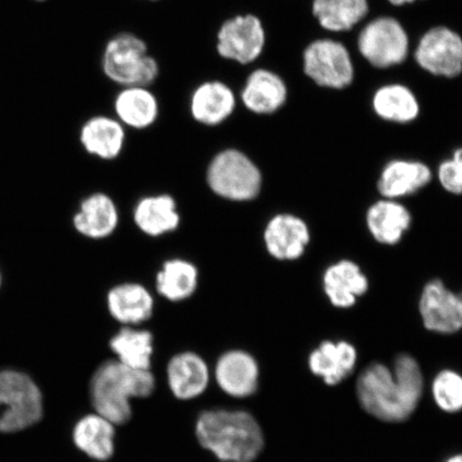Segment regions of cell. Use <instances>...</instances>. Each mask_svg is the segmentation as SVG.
<instances>
[{
	"instance_id": "6da1fadb",
	"label": "cell",
	"mask_w": 462,
	"mask_h": 462,
	"mask_svg": "<svg viewBox=\"0 0 462 462\" xmlns=\"http://www.w3.org/2000/svg\"><path fill=\"white\" fill-rule=\"evenodd\" d=\"M424 392V375L413 356L402 354L393 369L374 363L356 381V396L368 414L386 423H401L417 410Z\"/></svg>"
},
{
	"instance_id": "7a4b0ae2",
	"label": "cell",
	"mask_w": 462,
	"mask_h": 462,
	"mask_svg": "<svg viewBox=\"0 0 462 462\" xmlns=\"http://www.w3.org/2000/svg\"><path fill=\"white\" fill-rule=\"evenodd\" d=\"M195 432L200 446L222 462H253L264 447L262 427L242 410H207L196 421Z\"/></svg>"
},
{
	"instance_id": "3957f363",
	"label": "cell",
	"mask_w": 462,
	"mask_h": 462,
	"mask_svg": "<svg viewBox=\"0 0 462 462\" xmlns=\"http://www.w3.org/2000/svg\"><path fill=\"white\" fill-rule=\"evenodd\" d=\"M154 389L152 372L125 366L117 360L106 361L90 381L92 407L116 426L125 425L132 418L131 400L149 397Z\"/></svg>"
},
{
	"instance_id": "277c9868",
	"label": "cell",
	"mask_w": 462,
	"mask_h": 462,
	"mask_svg": "<svg viewBox=\"0 0 462 462\" xmlns=\"http://www.w3.org/2000/svg\"><path fill=\"white\" fill-rule=\"evenodd\" d=\"M102 69L108 79L121 87H149L160 74L159 63L149 54L147 43L132 32H120L109 40L103 51Z\"/></svg>"
},
{
	"instance_id": "5b68a950",
	"label": "cell",
	"mask_w": 462,
	"mask_h": 462,
	"mask_svg": "<svg viewBox=\"0 0 462 462\" xmlns=\"http://www.w3.org/2000/svg\"><path fill=\"white\" fill-rule=\"evenodd\" d=\"M356 49L369 66L388 70L407 61L411 43L400 20L392 15H380L361 28L356 37Z\"/></svg>"
},
{
	"instance_id": "8992f818",
	"label": "cell",
	"mask_w": 462,
	"mask_h": 462,
	"mask_svg": "<svg viewBox=\"0 0 462 462\" xmlns=\"http://www.w3.org/2000/svg\"><path fill=\"white\" fill-rule=\"evenodd\" d=\"M43 397L28 374L0 371V432L24 430L42 420Z\"/></svg>"
},
{
	"instance_id": "52a82bcc",
	"label": "cell",
	"mask_w": 462,
	"mask_h": 462,
	"mask_svg": "<svg viewBox=\"0 0 462 462\" xmlns=\"http://www.w3.org/2000/svg\"><path fill=\"white\" fill-rule=\"evenodd\" d=\"M302 68L306 78L325 89L344 90L356 79L355 61L349 49L333 38H318L306 45Z\"/></svg>"
},
{
	"instance_id": "ba28073f",
	"label": "cell",
	"mask_w": 462,
	"mask_h": 462,
	"mask_svg": "<svg viewBox=\"0 0 462 462\" xmlns=\"http://www.w3.org/2000/svg\"><path fill=\"white\" fill-rule=\"evenodd\" d=\"M207 181L219 198L234 201L256 199L263 187L262 172L256 164L236 149L216 155L208 169Z\"/></svg>"
},
{
	"instance_id": "9c48e42d",
	"label": "cell",
	"mask_w": 462,
	"mask_h": 462,
	"mask_svg": "<svg viewBox=\"0 0 462 462\" xmlns=\"http://www.w3.org/2000/svg\"><path fill=\"white\" fill-rule=\"evenodd\" d=\"M415 63L436 78L456 79L462 74V36L446 25L433 26L413 50Z\"/></svg>"
},
{
	"instance_id": "30bf717a",
	"label": "cell",
	"mask_w": 462,
	"mask_h": 462,
	"mask_svg": "<svg viewBox=\"0 0 462 462\" xmlns=\"http://www.w3.org/2000/svg\"><path fill=\"white\" fill-rule=\"evenodd\" d=\"M267 32L255 14H239L223 23L217 34V51L224 60L250 65L263 55Z\"/></svg>"
},
{
	"instance_id": "8fae6325",
	"label": "cell",
	"mask_w": 462,
	"mask_h": 462,
	"mask_svg": "<svg viewBox=\"0 0 462 462\" xmlns=\"http://www.w3.org/2000/svg\"><path fill=\"white\" fill-rule=\"evenodd\" d=\"M419 313L427 331L452 335L462 331V299L444 281L432 279L421 288Z\"/></svg>"
},
{
	"instance_id": "7c38bea8",
	"label": "cell",
	"mask_w": 462,
	"mask_h": 462,
	"mask_svg": "<svg viewBox=\"0 0 462 462\" xmlns=\"http://www.w3.org/2000/svg\"><path fill=\"white\" fill-rule=\"evenodd\" d=\"M321 286L333 308L350 310L366 296L371 282L359 263L344 258L328 264L323 271Z\"/></svg>"
},
{
	"instance_id": "4fadbf2b",
	"label": "cell",
	"mask_w": 462,
	"mask_h": 462,
	"mask_svg": "<svg viewBox=\"0 0 462 462\" xmlns=\"http://www.w3.org/2000/svg\"><path fill=\"white\" fill-rule=\"evenodd\" d=\"M263 241L271 257L280 262H294L308 251L311 231L302 217L292 213H279L265 226Z\"/></svg>"
},
{
	"instance_id": "5bb4252c",
	"label": "cell",
	"mask_w": 462,
	"mask_h": 462,
	"mask_svg": "<svg viewBox=\"0 0 462 462\" xmlns=\"http://www.w3.org/2000/svg\"><path fill=\"white\" fill-rule=\"evenodd\" d=\"M432 179V170L425 162L393 159L379 173L377 190L381 199L402 200L430 186Z\"/></svg>"
},
{
	"instance_id": "9a60e30c",
	"label": "cell",
	"mask_w": 462,
	"mask_h": 462,
	"mask_svg": "<svg viewBox=\"0 0 462 462\" xmlns=\"http://www.w3.org/2000/svg\"><path fill=\"white\" fill-rule=\"evenodd\" d=\"M413 216L401 200L380 199L365 213L368 234L384 246L400 245L411 229Z\"/></svg>"
},
{
	"instance_id": "2e32d148",
	"label": "cell",
	"mask_w": 462,
	"mask_h": 462,
	"mask_svg": "<svg viewBox=\"0 0 462 462\" xmlns=\"http://www.w3.org/2000/svg\"><path fill=\"white\" fill-rule=\"evenodd\" d=\"M259 374L255 357L244 350L225 352L219 356L215 371L218 388L234 398L252 396L258 389Z\"/></svg>"
},
{
	"instance_id": "e0dca14e",
	"label": "cell",
	"mask_w": 462,
	"mask_h": 462,
	"mask_svg": "<svg viewBox=\"0 0 462 462\" xmlns=\"http://www.w3.org/2000/svg\"><path fill=\"white\" fill-rule=\"evenodd\" d=\"M240 96L247 111L273 115L285 106L289 91L285 79L279 73L259 68L248 75Z\"/></svg>"
},
{
	"instance_id": "ac0fdd59",
	"label": "cell",
	"mask_w": 462,
	"mask_h": 462,
	"mask_svg": "<svg viewBox=\"0 0 462 462\" xmlns=\"http://www.w3.org/2000/svg\"><path fill=\"white\" fill-rule=\"evenodd\" d=\"M236 97L233 89L222 80H207L190 96L189 111L198 123L216 126L234 114Z\"/></svg>"
},
{
	"instance_id": "d6986e66",
	"label": "cell",
	"mask_w": 462,
	"mask_h": 462,
	"mask_svg": "<svg viewBox=\"0 0 462 462\" xmlns=\"http://www.w3.org/2000/svg\"><path fill=\"white\" fill-rule=\"evenodd\" d=\"M166 373L167 383L179 401L194 400L207 390L210 383L209 367L194 352H181L172 356Z\"/></svg>"
},
{
	"instance_id": "ffe728a7",
	"label": "cell",
	"mask_w": 462,
	"mask_h": 462,
	"mask_svg": "<svg viewBox=\"0 0 462 462\" xmlns=\"http://www.w3.org/2000/svg\"><path fill=\"white\" fill-rule=\"evenodd\" d=\"M356 346L346 340H325L309 356L310 372L328 385H337L355 371Z\"/></svg>"
},
{
	"instance_id": "44dd1931",
	"label": "cell",
	"mask_w": 462,
	"mask_h": 462,
	"mask_svg": "<svg viewBox=\"0 0 462 462\" xmlns=\"http://www.w3.org/2000/svg\"><path fill=\"white\" fill-rule=\"evenodd\" d=\"M372 109L385 123L410 125L420 115V103L415 92L402 83L381 85L372 96Z\"/></svg>"
},
{
	"instance_id": "7402d4cb",
	"label": "cell",
	"mask_w": 462,
	"mask_h": 462,
	"mask_svg": "<svg viewBox=\"0 0 462 462\" xmlns=\"http://www.w3.org/2000/svg\"><path fill=\"white\" fill-rule=\"evenodd\" d=\"M117 208L109 196L96 193L86 198L73 217V226L79 234L89 239H104L118 226Z\"/></svg>"
},
{
	"instance_id": "603a6c76",
	"label": "cell",
	"mask_w": 462,
	"mask_h": 462,
	"mask_svg": "<svg viewBox=\"0 0 462 462\" xmlns=\"http://www.w3.org/2000/svg\"><path fill=\"white\" fill-rule=\"evenodd\" d=\"M73 442L91 459L106 461L115 453L116 425L96 413L87 414L73 429Z\"/></svg>"
},
{
	"instance_id": "cb8c5ba5",
	"label": "cell",
	"mask_w": 462,
	"mask_h": 462,
	"mask_svg": "<svg viewBox=\"0 0 462 462\" xmlns=\"http://www.w3.org/2000/svg\"><path fill=\"white\" fill-rule=\"evenodd\" d=\"M154 301L146 288L134 282L116 286L107 294V308L114 319L125 326H137L153 313Z\"/></svg>"
},
{
	"instance_id": "d4e9b609",
	"label": "cell",
	"mask_w": 462,
	"mask_h": 462,
	"mask_svg": "<svg viewBox=\"0 0 462 462\" xmlns=\"http://www.w3.org/2000/svg\"><path fill=\"white\" fill-rule=\"evenodd\" d=\"M117 119L129 128L143 130L152 126L160 113L157 97L148 87H123L115 97Z\"/></svg>"
},
{
	"instance_id": "484cf974",
	"label": "cell",
	"mask_w": 462,
	"mask_h": 462,
	"mask_svg": "<svg viewBox=\"0 0 462 462\" xmlns=\"http://www.w3.org/2000/svg\"><path fill=\"white\" fill-rule=\"evenodd\" d=\"M371 10L369 0H313L311 14L323 31L348 32L366 19Z\"/></svg>"
},
{
	"instance_id": "4316f807",
	"label": "cell",
	"mask_w": 462,
	"mask_h": 462,
	"mask_svg": "<svg viewBox=\"0 0 462 462\" xmlns=\"http://www.w3.org/2000/svg\"><path fill=\"white\" fill-rule=\"evenodd\" d=\"M79 138L87 152L103 160H113L123 152L125 125L118 119L96 116L83 125Z\"/></svg>"
},
{
	"instance_id": "83f0119b",
	"label": "cell",
	"mask_w": 462,
	"mask_h": 462,
	"mask_svg": "<svg viewBox=\"0 0 462 462\" xmlns=\"http://www.w3.org/2000/svg\"><path fill=\"white\" fill-rule=\"evenodd\" d=\"M134 221L143 234L160 236L177 229L180 216L171 196H149L136 205Z\"/></svg>"
},
{
	"instance_id": "f1b7e54d",
	"label": "cell",
	"mask_w": 462,
	"mask_h": 462,
	"mask_svg": "<svg viewBox=\"0 0 462 462\" xmlns=\"http://www.w3.org/2000/svg\"><path fill=\"white\" fill-rule=\"evenodd\" d=\"M117 361L124 365L150 371L153 355V337L146 330L125 327L109 342Z\"/></svg>"
},
{
	"instance_id": "f546056e",
	"label": "cell",
	"mask_w": 462,
	"mask_h": 462,
	"mask_svg": "<svg viewBox=\"0 0 462 462\" xmlns=\"http://www.w3.org/2000/svg\"><path fill=\"white\" fill-rule=\"evenodd\" d=\"M198 285L199 270L188 260H169L157 275L158 292L172 302L189 299L198 289Z\"/></svg>"
},
{
	"instance_id": "4dcf8cb0",
	"label": "cell",
	"mask_w": 462,
	"mask_h": 462,
	"mask_svg": "<svg viewBox=\"0 0 462 462\" xmlns=\"http://www.w3.org/2000/svg\"><path fill=\"white\" fill-rule=\"evenodd\" d=\"M433 401L444 412L462 411V374L444 369L432 381Z\"/></svg>"
},
{
	"instance_id": "1f68e13d",
	"label": "cell",
	"mask_w": 462,
	"mask_h": 462,
	"mask_svg": "<svg viewBox=\"0 0 462 462\" xmlns=\"http://www.w3.org/2000/svg\"><path fill=\"white\" fill-rule=\"evenodd\" d=\"M437 178L446 192L454 196L462 195V172L452 159L448 158L439 164Z\"/></svg>"
},
{
	"instance_id": "d6a6232c",
	"label": "cell",
	"mask_w": 462,
	"mask_h": 462,
	"mask_svg": "<svg viewBox=\"0 0 462 462\" xmlns=\"http://www.w3.org/2000/svg\"><path fill=\"white\" fill-rule=\"evenodd\" d=\"M450 159L455 162V164L458 166V169L462 172V146L454 150L452 155H450Z\"/></svg>"
},
{
	"instance_id": "836d02e7",
	"label": "cell",
	"mask_w": 462,
	"mask_h": 462,
	"mask_svg": "<svg viewBox=\"0 0 462 462\" xmlns=\"http://www.w3.org/2000/svg\"><path fill=\"white\" fill-rule=\"evenodd\" d=\"M393 7H404V5H413L418 2H421V0H386Z\"/></svg>"
},
{
	"instance_id": "e575fe53",
	"label": "cell",
	"mask_w": 462,
	"mask_h": 462,
	"mask_svg": "<svg viewBox=\"0 0 462 462\" xmlns=\"http://www.w3.org/2000/svg\"><path fill=\"white\" fill-rule=\"evenodd\" d=\"M446 462H462V454L454 455L448 458Z\"/></svg>"
},
{
	"instance_id": "d590c367",
	"label": "cell",
	"mask_w": 462,
	"mask_h": 462,
	"mask_svg": "<svg viewBox=\"0 0 462 462\" xmlns=\"http://www.w3.org/2000/svg\"><path fill=\"white\" fill-rule=\"evenodd\" d=\"M2 282H3V276H2V273H0V287H2Z\"/></svg>"
},
{
	"instance_id": "8d00e7d4",
	"label": "cell",
	"mask_w": 462,
	"mask_h": 462,
	"mask_svg": "<svg viewBox=\"0 0 462 462\" xmlns=\"http://www.w3.org/2000/svg\"><path fill=\"white\" fill-rule=\"evenodd\" d=\"M458 292H459L460 297H461V299H462V289H461V291H458Z\"/></svg>"
},
{
	"instance_id": "74e56055",
	"label": "cell",
	"mask_w": 462,
	"mask_h": 462,
	"mask_svg": "<svg viewBox=\"0 0 462 462\" xmlns=\"http://www.w3.org/2000/svg\"><path fill=\"white\" fill-rule=\"evenodd\" d=\"M150 2H158V0H150Z\"/></svg>"
},
{
	"instance_id": "f35d334b",
	"label": "cell",
	"mask_w": 462,
	"mask_h": 462,
	"mask_svg": "<svg viewBox=\"0 0 462 462\" xmlns=\"http://www.w3.org/2000/svg\"><path fill=\"white\" fill-rule=\"evenodd\" d=\"M39 2H43V0H39Z\"/></svg>"
}]
</instances>
